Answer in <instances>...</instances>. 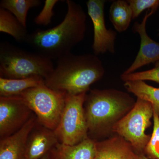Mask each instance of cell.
Wrapping results in <instances>:
<instances>
[{
	"label": "cell",
	"instance_id": "18",
	"mask_svg": "<svg viewBox=\"0 0 159 159\" xmlns=\"http://www.w3.org/2000/svg\"><path fill=\"white\" fill-rule=\"evenodd\" d=\"M109 17L117 31L127 30L132 19V12L128 2L123 0L113 2L110 8Z\"/></svg>",
	"mask_w": 159,
	"mask_h": 159
},
{
	"label": "cell",
	"instance_id": "11",
	"mask_svg": "<svg viewBox=\"0 0 159 159\" xmlns=\"http://www.w3.org/2000/svg\"><path fill=\"white\" fill-rule=\"evenodd\" d=\"M37 122L36 116L33 115L19 130L0 140V159H25L28 138Z\"/></svg>",
	"mask_w": 159,
	"mask_h": 159
},
{
	"label": "cell",
	"instance_id": "15",
	"mask_svg": "<svg viewBox=\"0 0 159 159\" xmlns=\"http://www.w3.org/2000/svg\"><path fill=\"white\" fill-rule=\"evenodd\" d=\"M45 84L44 78L33 76L22 79H8L0 77V96H18L29 89Z\"/></svg>",
	"mask_w": 159,
	"mask_h": 159
},
{
	"label": "cell",
	"instance_id": "21",
	"mask_svg": "<svg viewBox=\"0 0 159 159\" xmlns=\"http://www.w3.org/2000/svg\"><path fill=\"white\" fill-rule=\"evenodd\" d=\"M121 78L124 82L150 80L159 84V61L155 63L153 68L148 70L134 72L129 74H122Z\"/></svg>",
	"mask_w": 159,
	"mask_h": 159
},
{
	"label": "cell",
	"instance_id": "17",
	"mask_svg": "<svg viewBox=\"0 0 159 159\" xmlns=\"http://www.w3.org/2000/svg\"><path fill=\"white\" fill-rule=\"evenodd\" d=\"M0 32L11 35L19 43H26L29 34L27 28L11 12L0 8Z\"/></svg>",
	"mask_w": 159,
	"mask_h": 159
},
{
	"label": "cell",
	"instance_id": "26",
	"mask_svg": "<svg viewBox=\"0 0 159 159\" xmlns=\"http://www.w3.org/2000/svg\"><path fill=\"white\" fill-rule=\"evenodd\" d=\"M158 34H159V33H158Z\"/></svg>",
	"mask_w": 159,
	"mask_h": 159
},
{
	"label": "cell",
	"instance_id": "6",
	"mask_svg": "<svg viewBox=\"0 0 159 159\" xmlns=\"http://www.w3.org/2000/svg\"><path fill=\"white\" fill-rule=\"evenodd\" d=\"M153 113L150 102L137 98L134 107L114 125L112 132L125 139L137 153H144L151 138L145 130L152 125Z\"/></svg>",
	"mask_w": 159,
	"mask_h": 159
},
{
	"label": "cell",
	"instance_id": "16",
	"mask_svg": "<svg viewBox=\"0 0 159 159\" xmlns=\"http://www.w3.org/2000/svg\"><path fill=\"white\" fill-rule=\"evenodd\" d=\"M125 88L137 97L151 103L154 112L159 117V88L148 85L144 81L125 82Z\"/></svg>",
	"mask_w": 159,
	"mask_h": 159
},
{
	"label": "cell",
	"instance_id": "23",
	"mask_svg": "<svg viewBox=\"0 0 159 159\" xmlns=\"http://www.w3.org/2000/svg\"><path fill=\"white\" fill-rule=\"evenodd\" d=\"M58 2V0L45 1L42 10L34 19V23L38 25L47 26L50 25L54 16L53 9Z\"/></svg>",
	"mask_w": 159,
	"mask_h": 159
},
{
	"label": "cell",
	"instance_id": "9",
	"mask_svg": "<svg viewBox=\"0 0 159 159\" xmlns=\"http://www.w3.org/2000/svg\"><path fill=\"white\" fill-rule=\"evenodd\" d=\"M104 0H89L87 2L88 13L93 25L94 54L96 55L108 51L114 54L115 51L116 31L108 29L106 26L104 17Z\"/></svg>",
	"mask_w": 159,
	"mask_h": 159
},
{
	"label": "cell",
	"instance_id": "13",
	"mask_svg": "<svg viewBox=\"0 0 159 159\" xmlns=\"http://www.w3.org/2000/svg\"><path fill=\"white\" fill-rule=\"evenodd\" d=\"M96 148L94 159H138V154L131 145L118 135L97 142Z\"/></svg>",
	"mask_w": 159,
	"mask_h": 159
},
{
	"label": "cell",
	"instance_id": "7",
	"mask_svg": "<svg viewBox=\"0 0 159 159\" xmlns=\"http://www.w3.org/2000/svg\"><path fill=\"white\" fill-rule=\"evenodd\" d=\"M86 94H66L64 107L58 125L54 130L60 143L77 145L88 138V127L84 107Z\"/></svg>",
	"mask_w": 159,
	"mask_h": 159
},
{
	"label": "cell",
	"instance_id": "19",
	"mask_svg": "<svg viewBox=\"0 0 159 159\" xmlns=\"http://www.w3.org/2000/svg\"><path fill=\"white\" fill-rule=\"evenodd\" d=\"M40 0H2L0 7L11 12L25 28H27L28 11L31 8L40 6Z\"/></svg>",
	"mask_w": 159,
	"mask_h": 159
},
{
	"label": "cell",
	"instance_id": "2",
	"mask_svg": "<svg viewBox=\"0 0 159 159\" xmlns=\"http://www.w3.org/2000/svg\"><path fill=\"white\" fill-rule=\"evenodd\" d=\"M101 60L94 54L70 53L57 60L56 67L45 79L46 86L71 95L87 93L105 74Z\"/></svg>",
	"mask_w": 159,
	"mask_h": 159
},
{
	"label": "cell",
	"instance_id": "4",
	"mask_svg": "<svg viewBox=\"0 0 159 159\" xmlns=\"http://www.w3.org/2000/svg\"><path fill=\"white\" fill-rule=\"evenodd\" d=\"M54 68L52 61L7 42L0 44V77L22 79L40 76L45 79Z\"/></svg>",
	"mask_w": 159,
	"mask_h": 159
},
{
	"label": "cell",
	"instance_id": "25",
	"mask_svg": "<svg viewBox=\"0 0 159 159\" xmlns=\"http://www.w3.org/2000/svg\"><path fill=\"white\" fill-rule=\"evenodd\" d=\"M41 159H51V157H50V153L49 152L48 153L46 154Z\"/></svg>",
	"mask_w": 159,
	"mask_h": 159
},
{
	"label": "cell",
	"instance_id": "24",
	"mask_svg": "<svg viewBox=\"0 0 159 159\" xmlns=\"http://www.w3.org/2000/svg\"><path fill=\"white\" fill-rule=\"evenodd\" d=\"M138 159H149L144 153L138 154Z\"/></svg>",
	"mask_w": 159,
	"mask_h": 159
},
{
	"label": "cell",
	"instance_id": "20",
	"mask_svg": "<svg viewBox=\"0 0 159 159\" xmlns=\"http://www.w3.org/2000/svg\"><path fill=\"white\" fill-rule=\"evenodd\" d=\"M153 120V131L144 154L149 159H159V117L154 112Z\"/></svg>",
	"mask_w": 159,
	"mask_h": 159
},
{
	"label": "cell",
	"instance_id": "8",
	"mask_svg": "<svg viewBox=\"0 0 159 159\" xmlns=\"http://www.w3.org/2000/svg\"><path fill=\"white\" fill-rule=\"evenodd\" d=\"M32 112L19 96L0 97V140L19 130L32 116Z\"/></svg>",
	"mask_w": 159,
	"mask_h": 159
},
{
	"label": "cell",
	"instance_id": "10",
	"mask_svg": "<svg viewBox=\"0 0 159 159\" xmlns=\"http://www.w3.org/2000/svg\"><path fill=\"white\" fill-rule=\"evenodd\" d=\"M156 11L154 10H147L142 22H136L134 24L133 31L139 33L141 39L140 50L131 65L123 74L134 73L143 66L159 61V43L152 39L146 30L147 20Z\"/></svg>",
	"mask_w": 159,
	"mask_h": 159
},
{
	"label": "cell",
	"instance_id": "12",
	"mask_svg": "<svg viewBox=\"0 0 159 159\" xmlns=\"http://www.w3.org/2000/svg\"><path fill=\"white\" fill-rule=\"evenodd\" d=\"M59 142L54 130L38 122L31 130L27 141L25 159H41Z\"/></svg>",
	"mask_w": 159,
	"mask_h": 159
},
{
	"label": "cell",
	"instance_id": "5",
	"mask_svg": "<svg viewBox=\"0 0 159 159\" xmlns=\"http://www.w3.org/2000/svg\"><path fill=\"white\" fill-rule=\"evenodd\" d=\"M66 94L44 84L27 90L18 96L34 112L40 124L54 131L64 107Z\"/></svg>",
	"mask_w": 159,
	"mask_h": 159
},
{
	"label": "cell",
	"instance_id": "1",
	"mask_svg": "<svg viewBox=\"0 0 159 159\" xmlns=\"http://www.w3.org/2000/svg\"><path fill=\"white\" fill-rule=\"evenodd\" d=\"M67 11L60 24L47 30L37 29L29 34L27 43L35 52L51 60H58L84 39L86 14L79 4L66 1Z\"/></svg>",
	"mask_w": 159,
	"mask_h": 159
},
{
	"label": "cell",
	"instance_id": "3",
	"mask_svg": "<svg viewBox=\"0 0 159 159\" xmlns=\"http://www.w3.org/2000/svg\"><path fill=\"white\" fill-rule=\"evenodd\" d=\"M136 101L129 94L113 89H94L86 95L84 112L89 133L101 135L132 109Z\"/></svg>",
	"mask_w": 159,
	"mask_h": 159
},
{
	"label": "cell",
	"instance_id": "22",
	"mask_svg": "<svg viewBox=\"0 0 159 159\" xmlns=\"http://www.w3.org/2000/svg\"><path fill=\"white\" fill-rule=\"evenodd\" d=\"M132 12V19L134 20L145 9L157 11L159 7V0H129L127 1Z\"/></svg>",
	"mask_w": 159,
	"mask_h": 159
},
{
	"label": "cell",
	"instance_id": "14",
	"mask_svg": "<svg viewBox=\"0 0 159 159\" xmlns=\"http://www.w3.org/2000/svg\"><path fill=\"white\" fill-rule=\"evenodd\" d=\"M97 142L87 138L77 145H66L58 142L50 151L51 159H94Z\"/></svg>",
	"mask_w": 159,
	"mask_h": 159
}]
</instances>
